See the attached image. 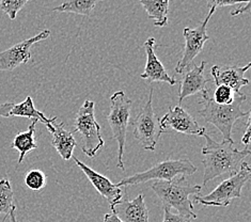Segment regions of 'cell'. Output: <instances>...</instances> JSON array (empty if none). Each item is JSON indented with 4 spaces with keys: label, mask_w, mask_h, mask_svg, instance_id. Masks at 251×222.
<instances>
[{
    "label": "cell",
    "mask_w": 251,
    "mask_h": 222,
    "mask_svg": "<svg viewBox=\"0 0 251 222\" xmlns=\"http://www.w3.org/2000/svg\"><path fill=\"white\" fill-rule=\"evenodd\" d=\"M251 63L246 67H236V65H224L218 67L215 65L211 70V74L214 78V82L216 86L225 85L232 89L236 94L241 93V88L249 85V80L244 77L245 73L250 69Z\"/></svg>",
    "instance_id": "cell-13"
},
{
    "label": "cell",
    "mask_w": 251,
    "mask_h": 222,
    "mask_svg": "<svg viewBox=\"0 0 251 222\" xmlns=\"http://www.w3.org/2000/svg\"><path fill=\"white\" fill-rule=\"evenodd\" d=\"M250 0H206V3L210 8H221L228 7V5H234L238 3H247Z\"/></svg>",
    "instance_id": "cell-26"
},
{
    "label": "cell",
    "mask_w": 251,
    "mask_h": 222,
    "mask_svg": "<svg viewBox=\"0 0 251 222\" xmlns=\"http://www.w3.org/2000/svg\"><path fill=\"white\" fill-rule=\"evenodd\" d=\"M206 143L202 148L204 166V175H203V186L208 181L219 177L225 174H235L244 163V160L250 155L248 148L240 151L234 147V141L223 140L216 142L213 138L204 133Z\"/></svg>",
    "instance_id": "cell-1"
},
{
    "label": "cell",
    "mask_w": 251,
    "mask_h": 222,
    "mask_svg": "<svg viewBox=\"0 0 251 222\" xmlns=\"http://www.w3.org/2000/svg\"><path fill=\"white\" fill-rule=\"evenodd\" d=\"M95 104L92 100H86L77 112L74 120L76 133L81 137V149L88 157H94L105 145L100 136V127L94 116Z\"/></svg>",
    "instance_id": "cell-7"
},
{
    "label": "cell",
    "mask_w": 251,
    "mask_h": 222,
    "mask_svg": "<svg viewBox=\"0 0 251 222\" xmlns=\"http://www.w3.org/2000/svg\"><path fill=\"white\" fill-rule=\"evenodd\" d=\"M205 61H202L200 65H194L193 69L188 70L181 80L180 93H178V104L191 95L197 93H203L206 91L207 79L204 77Z\"/></svg>",
    "instance_id": "cell-15"
},
{
    "label": "cell",
    "mask_w": 251,
    "mask_h": 222,
    "mask_svg": "<svg viewBox=\"0 0 251 222\" xmlns=\"http://www.w3.org/2000/svg\"><path fill=\"white\" fill-rule=\"evenodd\" d=\"M210 9L211 10L208 12L207 16L202 22L200 26H198L196 29H184L183 37L185 39V46L182 58L176 67V72L177 74H183L184 72H186V70L190 67L191 62L194 61V59L202 51L205 42L210 40V37H208L206 32V28L208 22H210L211 17L215 13V10H216L215 8Z\"/></svg>",
    "instance_id": "cell-9"
},
{
    "label": "cell",
    "mask_w": 251,
    "mask_h": 222,
    "mask_svg": "<svg viewBox=\"0 0 251 222\" xmlns=\"http://www.w3.org/2000/svg\"><path fill=\"white\" fill-rule=\"evenodd\" d=\"M249 12H250V1L247 2L246 5H245V7H240V8L235 9V10H233V11L231 12V15H232V16H236V15H238V14L249 13Z\"/></svg>",
    "instance_id": "cell-30"
},
{
    "label": "cell",
    "mask_w": 251,
    "mask_h": 222,
    "mask_svg": "<svg viewBox=\"0 0 251 222\" xmlns=\"http://www.w3.org/2000/svg\"><path fill=\"white\" fill-rule=\"evenodd\" d=\"M47 129L52 135L51 145L64 160H70L73 157V151L77 146L75 138L71 131L64 128V123L49 124Z\"/></svg>",
    "instance_id": "cell-17"
},
{
    "label": "cell",
    "mask_w": 251,
    "mask_h": 222,
    "mask_svg": "<svg viewBox=\"0 0 251 222\" xmlns=\"http://www.w3.org/2000/svg\"><path fill=\"white\" fill-rule=\"evenodd\" d=\"M25 184L29 189L39 191L46 184V176L41 170L29 171L25 176Z\"/></svg>",
    "instance_id": "cell-23"
},
{
    "label": "cell",
    "mask_w": 251,
    "mask_h": 222,
    "mask_svg": "<svg viewBox=\"0 0 251 222\" xmlns=\"http://www.w3.org/2000/svg\"><path fill=\"white\" fill-rule=\"evenodd\" d=\"M197 171V167L189 159L165 160L155 165L147 171L136 173L134 175L122 178L116 184L118 187H127V186L139 185L147 183L152 179L158 181H175V179L193 175Z\"/></svg>",
    "instance_id": "cell-4"
},
{
    "label": "cell",
    "mask_w": 251,
    "mask_h": 222,
    "mask_svg": "<svg viewBox=\"0 0 251 222\" xmlns=\"http://www.w3.org/2000/svg\"><path fill=\"white\" fill-rule=\"evenodd\" d=\"M202 99L204 107L199 111V115L207 123L213 124L215 127L219 129L224 136V140L233 141L231 135L234 123L238 119L250 115V111L242 110V104L247 99L246 95L244 93L236 94L231 104L219 105L215 103L212 97H210V91L206 90L205 92L202 93Z\"/></svg>",
    "instance_id": "cell-2"
},
{
    "label": "cell",
    "mask_w": 251,
    "mask_h": 222,
    "mask_svg": "<svg viewBox=\"0 0 251 222\" xmlns=\"http://www.w3.org/2000/svg\"><path fill=\"white\" fill-rule=\"evenodd\" d=\"M131 100L123 91H118L110 98V112L107 116L112 136L118 143V164L117 167L123 171L125 170L123 163V154L125 141H126L127 126L130 119Z\"/></svg>",
    "instance_id": "cell-6"
},
{
    "label": "cell",
    "mask_w": 251,
    "mask_h": 222,
    "mask_svg": "<svg viewBox=\"0 0 251 222\" xmlns=\"http://www.w3.org/2000/svg\"><path fill=\"white\" fill-rule=\"evenodd\" d=\"M159 124L164 131L170 128L188 136H203L205 133V127L200 126L196 119L181 106L170 108L169 111L159 120Z\"/></svg>",
    "instance_id": "cell-11"
},
{
    "label": "cell",
    "mask_w": 251,
    "mask_h": 222,
    "mask_svg": "<svg viewBox=\"0 0 251 222\" xmlns=\"http://www.w3.org/2000/svg\"><path fill=\"white\" fill-rule=\"evenodd\" d=\"M250 175V166L244 161L240 170L228 179L221 182L211 194L206 196L197 195L194 199L197 203L204 206H228L233 199H238L242 197V189L249 181Z\"/></svg>",
    "instance_id": "cell-5"
},
{
    "label": "cell",
    "mask_w": 251,
    "mask_h": 222,
    "mask_svg": "<svg viewBox=\"0 0 251 222\" xmlns=\"http://www.w3.org/2000/svg\"><path fill=\"white\" fill-rule=\"evenodd\" d=\"M10 117L29 118V119H32L33 121L42 122L45 125L55 123L57 120V117H53L50 119L46 118L43 112L35 109V107L33 105V100L30 97L26 98V99L22 101L21 104H17V105L14 104L13 108H12V110L10 111Z\"/></svg>",
    "instance_id": "cell-19"
},
{
    "label": "cell",
    "mask_w": 251,
    "mask_h": 222,
    "mask_svg": "<svg viewBox=\"0 0 251 222\" xmlns=\"http://www.w3.org/2000/svg\"><path fill=\"white\" fill-rule=\"evenodd\" d=\"M153 99V88L150 90L149 99L143 106L142 110L133 121L134 126V137L138 141L142 148L148 151H155L159 138L164 133L160 127L159 119L155 115L152 106Z\"/></svg>",
    "instance_id": "cell-8"
},
{
    "label": "cell",
    "mask_w": 251,
    "mask_h": 222,
    "mask_svg": "<svg viewBox=\"0 0 251 222\" xmlns=\"http://www.w3.org/2000/svg\"><path fill=\"white\" fill-rule=\"evenodd\" d=\"M50 30L45 29L37 35H34V37L22 41L20 43L10 47V49L0 52V72L13 71L20 65L27 63L31 59V46L50 38Z\"/></svg>",
    "instance_id": "cell-10"
},
{
    "label": "cell",
    "mask_w": 251,
    "mask_h": 222,
    "mask_svg": "<svg viewBox=\"0 0 251 222\" xmlns=\"http://www.w3.org/2000/svg\"><path fill=\"white\" fill-rule=\"evenodd\" d=\"M212 99L216 104L229 105L232 103L233 99H234V95H233V91L231 88L225 85H220L216 86V89H215L214 92V98Z\"/></svg>",
    "instance_id": "cell-25"
},
{
    "label": "cell",
    "mask_w": 251,
    "mask_h": 222,
    "mask_svg": "<svg viewBox=\"0 0 251 222\" xmlns=\"http://www.w3.org/2000/svg\"><path fill=\"white\" fill-rule=\"evenodd\" d=\"M99 1L100 0H67L61 5L53 9V11L62 12V13H74L82 16H90Z\"/></svg>",
    "instance_id": "cell-21"
},
{
    "label": "cell",
    "mask_w": 251,
    "mask_h": 222,
    "mask_svg": "<svg viewBox=\"0 0 251 222\" xmlns=\"http://www.w3.org/2000/svg\"><path fill=\"white\" fill-rule=\"evenodd\" d=\"M146 10L148 17L154 21V26L165 27L168 25V11L170 0H139Z\"/></svg>",
    "instance_id": "cell-18"
},
{
    "label": "cell",
    "mask_w": 251,
    "mask_h": 222,
    "mask_svg": "<svg viewBox=\"0 0 251 222\" xmlns=\"http://www.w3.org/2000/svg\"><path fill=\"white\" fill-rule=\"evenodd\" d=\"M103 222H123L120 219L118 218V216L115 213H110V214H106L104 217Z\"/></svg>",
    "instance_id": "cell-31"
},
{
    "label": "cell",
    "mask_w": 251,
    "mask_h": 222,
    "mask_svg": "<svg viewBox=\"0 0 251 222\" xmlns=\"http://www.w3.org/2000/svg\"><path fill=\"white\" fill-rule=\"evenodd\" d=\"M38 121H32V123L29 125V127L26 131L17 134L12 142V148L19 151L20 157H19V164H22L25 156L38 148L37 142H35V125Z\"/></svg>",
    "instance_id": "cell-20"
},
{
    "label": "cell",
    "mask_w": 251,
    "mask_h": 222,
    "mask_svg": "<svg viewBox=\"0 0 251 222\" xmlns=\"http://www.w3.org/2000/svg\"><path fill=\"white\" fill-rule=\"evenodd\" d=\"M112 213L123 222H149V211L142 194L131 201L121 200L113 207Z\"/></svg>",
    "instance_id": "cell-16"
},
{
    "label": "cell",
    "mask_w": 251,
    "mask_h": 222,
    "mask_svg": "<svg viewBox=\"0 0 251 222\" xmlns=\"http://www.w3.org/2000/svg\"><path fill=\"white\" fill-rule=\"evenodd\" d=\"M155 44H156V41L154 38H149L143 44L147 53V64L145 72L140 75V78L147 79L150 83L153 81H160L169 83L170 86H175L176 80L168 75L164 65L159 61L155 53Z\"/></svg>",
    "instance_id": "cell-14"
},
{
    "label": "cell",
    "mask_w": 251,
    "mask_h": 222,
    "mask_svg": "<svg viewBox=\"0 0 251 222\" xmlns=\"http://www.w3.org/2000/svg\"><path fill=\"white\" fill-rule=\"evenodd\" d=\"M250 122H251V118H250V115H249L248 118H247L246 129H245V134L243 135V138H242V142L246 147L249 146V142H250Z\"/></svg>",
    "instance_id": "cell-29"
},
{
    "label": "cell",
    "mask_w": 251,
    "mask_h": 222,
    "mask_svg": "<svg viewBox=\"0 0 251 222\" xmlns=\"http://www.w3.org/2000/svg\"><path fill=\"white\" fill-rule=\"evenodd\" d=\"M73 159L75 161V164L80 168V170L86 174L87 178L93 185V187L98 190V193L101 197H104L107 200V202L109 203L110 208L112 211L113 207L116 206V204H118L122 200V197H123L122 189L120 187H118L116 184L111 183L110 179H108L106 176L101 175V174L94 171L86 164H83L82 161H80L78 158L73 157Z\"/></svg>",
    "instance_id": "cell-12"
},
{
    "label": "cell",
    "mask_w": 251,
    "mask_h": 222,
    "mask_svg": "<svg viewBox=\"0 0 251 222\" xmlns=\"http://www.w3.org/2000/svg\"><path fill=\"white\" fill-rule=\"evenodd\" d=\"M193 220L184 218L180 215L172 214L171 209L164 208V219L163 222H191Z\"/></svg>",
    "instance_id": "cell-27"
},
{
    "label": "cell",
    "mask_w": 251,
    "mask_h": 222,
    "mask_svg": "<svg viewBox=\"0 0 251 222\" xmlns=\"http://www.w3.org/2000/svg\"><path fill=\"white\" fill-rule=\"evenodd\" d=\"M29 0H0V10L13 21Z\"/></svg>",
    "instance_id": "cell-24"
},
{
    "label": "cell",
    "mask_w": 251,
    "mask_h": 222,
    "mask_svg": "<svg viewBox=\"0 0 251 222\" xmlns=\"http://www.w3.org/2000/svg\"><path fill=\"white\" fill-rule=\"evenodd\" d=\"M14 103H3L0 105V117L2 118H9L10 111L13 108Z\"/></svg>",
    "instance_id": "cell-28"
},
{
    "label": "cell",
    "mask_w": 251,
    "mask_h": 222,
    "mask_svg": "<svg viewBox=\"0 0 251 222\" xmlns=\"http://www.w3.org/2000/svg\"><path fill=\"white\" fill-rule=\"evenodd\" d=\"M15 209H13V211H12L10 213V215H9L10 216V219H11V222H19V221L16 220V217H15Z\"/></svg>",
    "instance_id": "cell-32"
},
{
    "label": "cell",
    "mask_w": 251,
    "mask_h": 222,
    "mask_svg": "<svg viewBox=\"0 0 251 222\" xmlns=\"http://www.w3.org/2000/svg\"><path fill=\"white\" fill-rule=\"evenodd\" d=\"M185 177L175 181H158L152 185V189L160 201L164 208H175L177 215L187 219H196L197 215L194 211L190 197L200 195L202 186L184 184Z\"/></svg>",
    "instance_id": "cell-3"
},
{
    "label": "cell",
    "mask_w": 251,
    "mask_h": 222,
    "mask_svg": "<svg viewBox=\"0 0 251 222\" xmlns=\"http://www.w3.org/2000/svg\"><path fill=\"white\" fill-rule=\"evenodd\" d=\"M15 208L14 193L10 181L8 178L0 179V214H4L7 218Z\"/></svg>",
    "instance_id": "cell-22"
}]
</instances>
